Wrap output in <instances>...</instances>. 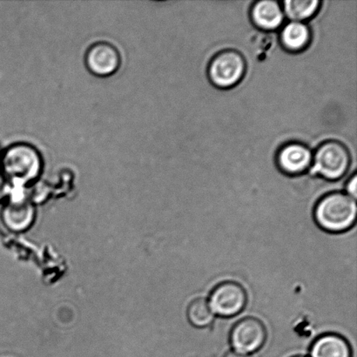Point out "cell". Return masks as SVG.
Returning a JSON list of instances; mask_svg holds the SVG:
<instances>
[{"instance_id": "obj_1", "label": "cell", "mask_w": 357, "mask_h": 357, "mask_svg": "<svg viewBox=\"0 0 357 357\" xmlns=\"http://www.w3.org/2000/svg\"><path fill=\"white\" fill-rule=\"evenodd\" d=\"M43 160L40 153L27 143H16L2 153L0 172L12 187H26L40 177Z\"/></svg>"}, {"instance_id": "obj_2", "label": "cell", "mask_w": 357, "mask_h": 357, "mask_svg": "<svg viewBox=\"0 0 357 357\" xmlns=\"http://www.w3.org/2000/svg\"><path fill=\"white\" fill-rule=\"evenodd\" d=\"M356 199L342 192L323 196L317 203L314 216L317 225L330 233H342L351 229L356 222Z\"/></svg>"}, {"instance_id": "obj_3", "label": "cell", "mask_w": 357, "mask_h": 357, "mask_svg": "<svg viewBox=\"0 0 357 357\" xmlns=\"http://www.w3.org/2000/svg\"><path fill=\"white\" fill-rule=\"evenodd\" d=\"M351 162V153L347 146L337 139H328L317 146L313 153L310 174L326 181H338L347 174Z\"/></svg>"}, {"instance_id": "obj_4", "label": "cell", "mask_w": 357, "mask_h": 357, "mask_svg": "<svg viewBox=\"0 0 357 357\" xmlns=\"http://www.w3.org/2000/svg\"><path fill=\"white\" fill-rule=\"evenodd\" d=\"M247 73V61L243 54L233 49L220 52L208 66V77L212 85L220 90L238 86Z\"/></svg>"}, {"instance_id": "obj_5", "label": "cell", "mask_w": 357, "mask_h": 357, "mask_svg": "<svg viewBox=\"0 0 357 357\" xmlns=\"http://www.w3.org/2000/svg\"><path fill=\"white\" fill-rule=\"evenodd\" d=\"M247 301V292L243 286L236 282H224L213 289L208 303L213 314L233 317L243 310Z\"/></svg>"}, {"instance_id": "obj_6", "label": "cell", "mask_w": 357, "mask_h": 357, "mask_svg": "<svg viewBox=\"0 0 357 357\" xmlns=\"http://www.w3.org/2000/svg\"><path fill=\"white\" fill-rule=\"evenodd\" d=\"M267 339L264 324L257 318H243L234 325L231 331V345L234 351L251 354L259 351Z\"/></svg>"}, {"instance_id": "obj_7", "label": "cell", "mask_w": 357, "mask_h": 357, "mask_svg": "<svg viewBox=\"0 0 357 357\" xmlns=\"http://www.w3.org/2000/svg\"><path fill=\"white\" fill-rule=\"evenodd\" d=\"M312 160V150L302 142L287 143L280 146L275 155L276 166L289 176H298L310 170Z\"/></svg>"}, {"instance_id": "obj_8", "label": "cell", "mask_w": 357, "mask_h": 357, "mask_svg": "<svg viewBox=\"0 0 357 357\" xmlns=\"http://www.w3.org/2000/svg\"><path fill=\"white\" fill-rule=\"evenodd\" d=\"M87 69L93 75L105 78L114 75L120 68V52L107 42H99L87 50L85 56Z\"/></svg>"}, {"instance_id": "obj_9", "label": "cell", "mask_w": 357, "mask_h": 357, "mask_svg": "<svg viewBox=\"0 0 357 357\" xmlns=\"http://www.w3.org/2000/svg\"><path fill=\"white\" fill-rule=\"evenodd\" d=\"M34 206L29 198L13 197L3 206L1 219L5 226L13 232H24L29 229L35 220Z\"/></svg>"}, {"instance_id": "obj_10", "label": "cell", "mask_w": 357, "mask_h": 357, "mask_svg": "<svg viewBox=\"0 0 357 357\" xmlns=\"http://www.w3.org/2000/svg\"><path fill=\"white\" fill-rule=\"evenodd\" d=\"M250 16L255 27L269 33L279 29L285 20L282 3L276 0L254 2L250 8Z\"/></svg>"}, {"instance_id": "obj_11", "label": "cell", "mask_w": 357, "mask_h": 357, "mask_svg": "<svg viewBox=\"0 0 357 357\" xmlns=\"http://www.w3.org/2000/svg\"><path fill=\"white\" fill-rule=\"evenodd\" d=\"M312 37V31L307 24L289 21L282 28L279 38L283 49L297 54L309 47Z\"/></svg>"}, {"instance_id": "obj_12", "label": "cell", "mask_w": 357, "mask_h": 357, "mask_svg": "<svg viewBox=\"0 0 357 357\" xmlns=\"http://www.w3.org/2000/svg\"><path fill=\"white\" fill-rule=\"evenodd\" d=\"M351 345L337 334H325L314 342L310 357H351Z\"/></svg>"}, {"instance_id": "obj_13", "label": "cell", "mask_w": 357, "mask_h": 357, "mask_svg": "<svg viewBox=\"0 0 357 357\" xmlns=\"http://www.w3.org/2000/svg\"><path fill=\"white\" fill-rule=\"evenodd\" d=\"M281 3L285 17L290 21L303 23L312 19L321 6L320 0H285Z\"/></svg>"}, {"instance_id": "obj_14", "label": "cell", "mask_w": 357, "mask_h": 357, "mask_svg": "<svg viewBox=\"0 0 357 357\" xmlns=\"http://www.w3.org/2000/svg\"><path fill=\"white\" fill-rule=\"evenodd\" d=\"M187 314L192 326L199 328L208 327L215 319V314L208 301L203 298L192 301L189 304Z\"/></svg>"}, {"instance_id": "obj_15", "label": "cell", "mask_w": 357, "mask_h": 357, "mask_svg": "<svg viewBox=\"0 0 357 357\" xmlns=\"http://www.w3.org/2000/svg\"><path fill=\"white\" fill-rule=\"evenodd\" d=\"M10 189H12V185L0 172V202L3 201L9 195Z\"/></svg>"}, {"instance_id": "obj_16", "label": "cell", "mask_w": 357, "mask_h": 357, "mask_svg": "<svg viewBox=\"0 0 357 357\" xmlns=\"http://www.w3.org/2000/svg\"><path fill=\"white\" fill-rule=\"evenodd\" d=\"M357 178H356V174H353V176L349 178V180L347 182V184H346V191H347V195L351 196L353 199L356 198L357 195Z\"/></svg>"}, {"instance_id": "obj_17", "label": "cell", "mask_w": 357, "mask_h": 357, "mask_svg": "<svg viewBox=\"0 0 357 357\" xmlns=\"http://www.w3.org/2000/svg\"><path fill=\"white\" fill-rule=\"evenodd\" d=\"M224 357H251L250 356L243 354L237 351H230Z\"/></svg>"}, {"instance_id": "obj_18", "label": "cell", "mask_w": 357, "mask_h": 357, "mask_svg": "<svg viewBox=\"0 0 357 357\" xmlns=\"http://www.w3.org/2000/svg\"><path fill=\"white\" fill-rule=\"evenodd\" d=\"M1 155H2V153L0 152V160H1Z\"/></svg>"}, {"instance_id": "obj_19", "label": "cell", "mask_w": 357, "mask_h": 357, "mask_svg": "<svg viewBox=\"0 0 357 357\" xmlns=\"http://www.w3.org/2000/svg\"><path fill=\"white\" fill-rule=\"evenodd\" d=\"M295 357H303V356H295Z\"/></svg>"}]
</instances>
